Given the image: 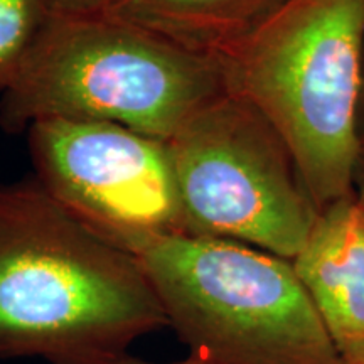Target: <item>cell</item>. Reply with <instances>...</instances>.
<instances>
[{
  "mask_svg": "<svg viewBox=\"0 0 364 364\" xmlns=\"http://www.w3.org/2000/svg\"><path fill=\"white\" fill-rule=\"evenodd\" d=\"M218 61L228 93L279 135L318 209L354 193L364 0H284Z\"/></svg>",
  "mask_w": 364,
  "mask_h": 364,
  "instance_id": "7a4b0ae2",
  "label": "cell"
},
{
  "mask_svg": "<svg viewBox=\"0 0 364 364\" xmlns=\"http://www.w3.org/2000/svg\"><path fill=\"white\" fill-rule=\"evenodd\" d=\"M46 2L54 12L85 14L100 12L107 4V0H46Z\"/></svg>",
  "mask_w": 364,
  "mask_h": 364,
  "instance_id": "30bf717a",
  "label": "cell"
},
{
  "mask_svg": "<svg viewBox=\"0 0 364 364\" xmlns=\"http://www.w3.org/2000/svg\"><path fill=\"white\" fill-rule=\"evenodd\" d=\"M284 0H107L100 12L220 58Z\"/></svg>",
  "mask_w": 364,
  "mask_h": 364,
  "instance_id": "ba28073f",
  "label": "cell"
},
{
  "mask_svg": "<svg viewBox=\"0 0 364 364\" xmlns=\"http://www.w3.org/2000/svg\"><path fill=\"white\" fill-rule=\"evenodd\" d=\"M336 364H364V356L354 358V359H338Z\"/></svg>",
  "mask_w": 364,
  "mask_h": 364,
  "instance_id": "5bb4252c",
  "label": "cell"
},
{
  "mask_svg": "<svg viewBox=\"0 0 364 364\" xmlns=\"http://www.w3.org/2000/svg\"><path fill=\"white\" fill-rule=\"evenodd\" d=\"M34 179L68 213L117 247L184 233L171 150L108 122L44 118L26 130Z\"/></svg>",
  "mask_w": 364,
  "mask_h": 364,
  "instance_id": "8992f818",
  "label": "cell"
},
{
  "mask_svg": "<svg viewBox=\"0 0 364 364\" xmlns=\"http://www.w3.org/2000/svg\"><path fill=\"white\" fill-rule=\"evenodd\" d=\"M108 364H152V363L144 361V359H140V358H134V356H130V354H125L124 358L117 359V361H112Z\"/></svg>",
  "mask_w": 364,
  "mask_h": 364,
  "instance_id": "7c38bea8",
  "label": "cell"
},
{
  "mask_svg": "<svg viewBox=\"0 0 364 364\" xmlns=\"http://www.w3.org/2000/svg\"><path fill=\"white\" fill-rule=\"evenodd\" d=\"M226 91L220 61L103 12H51L14 83L0 125L44 118L117 124L171 140Z\"/></svg>",
  "mask_w": 364,
  "mask_h": 364,
  "instance_id": "3957f363",
  "label": "cell"
},
{
  "mask_svg": "<svg viewBox=\"0 0 364 364\" xmlns=\"http://www.w3.org/2000/svg\"><path fill=\"white\" fill-rule=\"evenodd\" d=\"M167 145L184 235L297 257L321 209L284 142L248 103L225 91Z\"/></svg>",
  "mask_w": 364,
  "mask_h": 364,
  "instance_id": "5b68a950",
  "label": "cell"
},
{
  "mask_svg": "<svg viewBox=\"0 0 364 364\" xmlns=\"http://www.w3.org/2000/svg\"><path fill=\"white\" fill-rule=\"evenodd\" d=\"M171 364H211L206 359L203 358H198V356H193V354H189L188 358L181 359V361H176V363H171Z\"/></svg>",
  "mask_w": 364,
  "mask_h": 364,
  "instance_id": "4fadbf2b",
  "label": "cell"
},
{
  "mask_svg": "<svg viewBox=\"0 0 364 364\" xmlns=\"http://www.w3.org/2000/svg\"><path fill=\"white\" fill-rule=\"evenodd\" d=\"M51 12L46 0H0V95L17 78Z\"/></svg>",
  "mask_w": 364,
  "mask_h": 364,
  "instance_id": "9c48e42d",
  "label": "cell"
},
{
  "mask_svg": "<svg viewBox=\"0 0 364 364\" xmlns=\"http://www.w3.org/2000/svg\"><path fill=\"white\" fill-rule=\"evenodd\" d=\"M139 260L167 326L211 364H336L338 353L292 262L236 241L154 235Z\"/></svg>",
  "mask_w": 364,
  "mask_h": 364,
  "instance_id": "277c9868",
  "label": "cell"
},
{
  "mask_svg": "<svg viewBox=\"0 0 364 364\" xmlns=\"http://www.w3.org/2000/svg\"><path fill=\"white\" fill-rule=\"evenodd\" d=\"M292 267L339 359L364 356V203L356 191L318 211Z\"/></svg>",
  "mask_w": 364,
  "mask_h": 364,
  "instance_id": "52a82bcc",
  "label": "cell"
},
{
  "mask_svg": "<svg viewBox=\"0 0 364 364\" xmlns=\"http://www.w3.org/2000/svg\"><path fill=\"white\" fill-rule=\"evenodd\" d=\"M167 326L136 258L34 177L0 184V359L108 364Z\"/></svg>",
  "mask_w": 364,
  "mask_h": 364,
  "instance_id": "6da1fadb",
  "label": "cell"
},
{
  "mask_svg": "<svg viewBox=\"0 0 364 364\" xmlns=\"http://www.w3.org/2000/svg\"><path fill=\"white\" fill-rule=\"evenodd\" d=\"M354 191L364 203V125L359 130V159L356 169V181H354Z\"/></svg>",
  "mask_w": 364,
  "mask_h": 364,
  "instance_id": "8fae6325",
  "label": "cell"
}]
</instances>
